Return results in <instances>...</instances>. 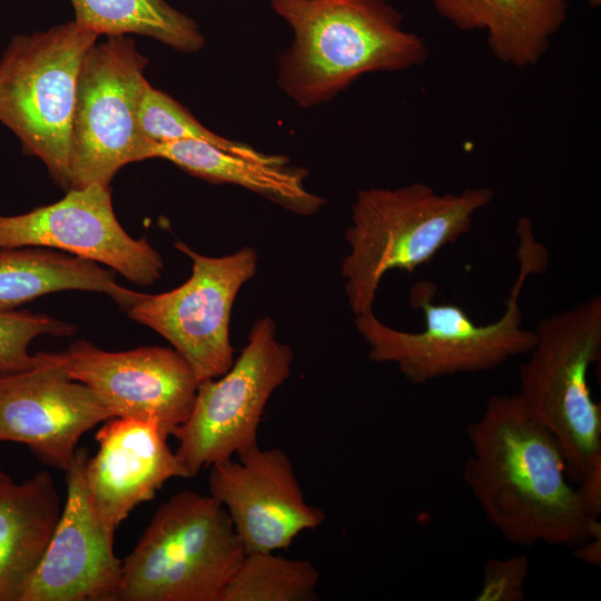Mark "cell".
I'll return each instance as SVG.
<instances>
[{
  "mask_svg": "<svg viewBox=\"0 0 601 601\" xmlns=\"http://www.w3.org/2000/svg\"><path fill=\"white\" fill-rule=\"evenodd\" d=\"M466 436L464 481L505 540L573 548L601 536L599 519L571 484L556 437L518 393L489 397Z\"/></svg>",
  "mask_w": 601,
  "mask_h": 601,
  "instance_id": "1",
  "label": "cell"
},
{
  "mask_svg": "<svg viewBox=\"0 0 601 601\" xmlns=\"http://www.w3.org/2000/svg\"><path fill=\"white\" fill-rule=\"evenodd\" d=\"M516 229L519 274L500 318L477 325L459 305L435 303V284L420 280L411 288L410 304L423 313L422 331L391 327L373 309L355 316L356 329L368 345V359L392 363L410 383L421 385L460 373L490 371L528 354L536 334L522 325L520 296L528 278L545 269L548 250L536 240L530 219L521 218Z\"/></svg>",
  "mask_w": 601,
  "mask_h": 601,
  "instance_id": "2",
  "label": "cell"
},
{
  "mask_svg": "<svg viewBox=\"0 0 601 601\" xmlns=\"http://www.w3.org/2000/svg\"><path fill=\"white\" fill-rule=\"evenodd\" d=\"M294 32L278 85L300 107L331 100L361 76L424 63L425 40L387 0H270Z\"/></svg>",
  "mask_w": 601,
  "mask_h": 601,
  "instance_id": "3",
  "label": "cell"
},
{
  "mask_svg": "<svg viewBox=\"0 0 601 601\" xmlns=\"http://www.w3.org/2000/svg\"><path fill=\"white\" fill-rule=\"evenodd\" d=\"M493 197L487 187L440 194L423 183L359 190L345 231L349 253L341 267L354 315L373 309L387 272L411 274L427 264L471 230L475 214Z\"/></svg>",
  "mask_w": 601,
  "mask_h": 601,
  "instance_id": "4",
  "label": "cell"
},
{
  "mask_svg": "<svg viewBox=\"0 0 601 601\" xmlns=\"http://www.w3.org/2000/svg\"><path fill=\"white\" fill-rule=\"evenodd\" d=\"M244 556L224 506L210 494L180 491L122 560L117 601H220Z\"/></svg>",
  "mask_w": 601,
  "mask_h": 601,
  "instance_id": "5",
  "label": "cell"
},
{
  "mask_svg": "<svg viewBox=\"0 0 601 601\" xmlns=\"http://www.w3.org/2000/svg\"><path fill=\"white\" fill-rule=\"evenodd\" d=\"M534 332L516 393L556 437L570 480L580 482L601 464V406L589 385L601 354L600 296L543 317Z\"/></svg>",
  "mask_w": 601,
  "mask_h": 601,
  "instance_id": "6",
  "label": "cell"
},
{
  "mask_svg": "<svg viewBox=\"0 0 601 601\" xmlns=\"http://www.w3.org/2000/svg\"><path fill=\"white\" fill-rule=\"evenodd\" d=\"M99 37L72 20L14 36L0 59V122L66 190L78 76Z\"/></svg>",
  "mask_w": 601,
  "mask_h": 601,
  "instance_id": "7",
  "label": "cell"
},
{
  "mask_svg": "<svg viewBox=\"0 0 601 601\" xmlns=\"http://www.w3.org/2000/svg\"><path fill=\"white\" fill-rule=\"evenodd\" d=\"M148 58L129 36L106 37L85 55L71 128L70 188L109 187L126 165L151 158L138 110Z\"/></svg>",
  "mask_w": 601,
  "mask_h": 601,
  "instance_id": "8",
  "label": "cell"
},
{
  "mask_svg": "<svg viewBox=\"0 0 601 601\" xmlns=\"http://www.w3.org/2000/svg\"><path fill=\"white\" fill-rule=\"evenodd\" d=\"M293 359L292 348L277 339L275 321L265 316L254 324L229 370L198 383L190 414L173 434L190 477L258 445L265 407L289 377Z\"/></svg>",
  "mask_w": 601,
  "mask_h": 601,
  "instance_id": "9",
  "label": "cell"
},
{
  "mask_svg": "<svg viewBox=\"0 0 601 601\" xmlns=\"http://www.w3.org/2000/svg\"><path fill=\"white\" fill-rule=\"evenodd\" d=\"M175 247L191 259L190 277L171 290L146 294L127 314L167 339L200 383L234 363L231 309L242 286L255 276L258 257L249 246L219 257L198 254L181 242Z\"/></svg>",
  "mask_w": 601,
  "mask_h": 601,
  "instance_id": "10",
  "label": "cell"
},
{
  "mask_svg": "<svg viewBox=\"0 0 601 601\" xmlns=\"http://www.w3.org/2000/svg\"><path fill=\"white\" fill-rule=\"evenodd\" d=\"M35 355L30 366L0 374V443L26 445L43 464L66 472L81 436L114 415L71 377L66 352Z\"/></svg>",
  "mask_w": 601,
  "mask_h": 601,
  "instance_id": "11",
  "label": "cell"
},
{
  "mask_svg": "<svg viewBox=\"0 0 601 601\" xmlns=\"http://www.w3.org/2000/svg\"><path fill=\"white\" fill-rule=\"evenodd\" d=\"M45 247L106 265L140 286L159 279L164 262L146 238L118 221L110 187L69 188L56 203L19 215L0 214V248Z\"/></svg>",
  "mask_w": 601,
  "mask_h": 601,
  "instance_id": "12",
  "label": "cell"
},
{
  "mask_svg": "<svg viewBox=\"0 0 601 601\" xmlns=\"http://www.w3.org/2000/svg\"><path fill=\"white\" fill-rule=\"evenodd\" d=\"M209 494L226 510L245 553L289 548L325 513L308 504L294 465L280 449L259 445L210 466Z\"/></svg>",
  "mask_w": 601,
  "mask_h": 601,
  "instance_id": "13",
  "label": "cell"
},
{
  "mask_svg": "<svg viewBox=\"0 0 601 601\" xmlns=\"http://www.w3.org/2000/svg\"><path fill=\"white\" fill-rule=\"evenodd\" d=\"M66 355L71 377L89 386L114 417L152 422L170 436L190 414L198 381L174 348L109 352L79 339Z\"/></svg>",
  "mask_w": 601,
  "mask_h": 601,
  "instance_id": "14",
  "label": "cell"
},
{
  "mask_svg": "<svg viewBox=\"0 0 601 601\" xmlns=\"http://www.w3.org/2000/svg\"><path fill=\"white\" fill-rule=\"evenodd\" d=\"M86 447L65 472L67 495L42 560L21 601H117L122 560L91 501Z\"/></svg>",
  "mask_w": 601,
  "mask_h": 601,
  "instance_id": "15",
  "label": "cell"
},
{
  "mask_svg": "<svg viewBox=\"0 0 601 601\" xmlns=\"http://www.w3.org/2000/svg\"><path fill=\"white\" fill-rule=\"evenodd\" d=\"M168 437L156 423L135 418L111 417L98 430V451L88 457L85 474L93 506L111 533L170 479L190 477Z\"/></svg>",
  "mask_w": 601,
  "mask_h": 601,
  "instance_id": "16",
  "label": "cell"
},
{
  "mask_svg": "<svg viewBox=\"0 0 601 601\" xmlns=\"http://www.w3.org/2000/svg\"><path fill=\"white\" fill-rule=\"evenodd\" d=\"M151 158L168 160L213 184L244 187L298 215H312L325 203L306 189L304 180L308 171L289 165V159L283 155H267L256 149L242 154L188 139L152 144Z\"/></svg>",
  "mask_w": 601,
  "mask_h": 601,
  "instance_id": "17",
  "label": "cell"
},
{
  "mask_svg": "<svg viewBox=\"0 0 601 601\" xmlns=\"http://www.w3.org/2000/svg\"><path fill=\"white\" fill-rule=\"evenodd\" d=\"M462 31L485 30L491 52L504 63L536 65L568 17L569 0H432Z\"/></svg>",
  "mask_w": 601,
  "mask_h": 601,
  "instance_id": "18",
  "label": "cell"
},
{
  "mask_svg": "<svg viewBox=\"0 0 601 601\" xmlns=\"http://www.w3.org/2000/svg\"><path fill=\"white\" fill-rule=\"evenodd\" d=\"M62 510L48 471L0 493V601H21L39 566Z\"/></svg>",
  "mask_w": 601,
  "mask_h": 601,
  "instance_id": "19",
  "label": "cell"
},
{
  "mask_svg": "<svg viewBox=\"0 0 601 601\" xmlns=\"http://www.w3.org/2000/svg\"><path fill=\"white\" fill-rule=\"evenodd\" d=\"M63 290L105 294L126 311L146 295L119 285L114 270L68 253L33 246L0 248V311Z\"/></svg>",
  "mask_w": 601,
  "mask_h": 601,
  "instance_id": "20",
  "label": "cell"
},
{
  "mask_svg": "<svg viewBox=\"0 0 601 601\" xmlns=\"http://www.w3.org/2000/svg\"><path fill=\"white\" fill-rule=\"evenodd\" d=\"M75 21L99 36L139 35L181 52L203 48L198 24L166 0H69Z\"/></svg>",
  "mask_w": 601,
  "mask_h": 601,
  "instance_id": "21",
  "label": "cell"
},
{
  "mask_svg": "<svg viewBox=\"0 0 601 601\" xmlns=\"http://www.w3.org/2000/svg\"><path fill=\"white\" fill-rule=\"evenodd\" d=\"M319 573L309 560L245 553L220 601H313Z\"/></svg>",
  "mask_w": 601,
  "mask_h": 601,
  "instance_id": "22",
  "label": "cell"
},
{
  "mask_svg": "<svg viewBox=\"0 0 601 601\" xmlns=\"http://www.w3.org/2000/svg\"><path fill=\"white\" fill-rule=\"evenodd\" d=\"M139 128L148 141L162 144L203 140L235 152H250L253 147L221 137L203 126L191 112L168 93L146 83L138 110Z\"/></svg>",
  "mask_w": 601,
  "mask_h": 601,
  "instance_id": "23",
  "label": "cell"
},
{
  "mask_svg": "<svg viewBox=\"0 0 601 601\" xmlns=\"http://www.w3.org/2000/svg\"><path fill=\"white\" fill-rule=\"evenodd\" d=\"M77 327L46 314L29 311H0V374L30 366L36 358L28 351L30 343L40 335L71 336Z\"/></svg>",
  "mask_w": 601,
  "mask_h": 601,
  "instance_id": "24",
  "label": "cell"
},
{
  "mask_svg": "<svg viewBox=\"0 0 601 601\" xmlns=\"http://www.w3.org/2000/svg\"><path fill=\"white\" fill-rule=\"evenodd\" d=\"M530 561L526 554L504 559L490 558L484 563L483 580L475 601H523Z\"/></svg>",
  "mask_w": 601,
  "mask_h": 601,
  "instance_id": "25",
  "label": "cell"
},
{
  "mask_svg": "<svg viewBox=\"0 0 601 601\" xmlns=\"http://www.w3.org/2000/svg\"><path fill=\"white\" fill-rule=\"evenodd\" d=\"M579 483L578 492L585 510L599 519L601 512V464L588 472Z\"/></svg>",
  "mask_w": 601,
  "mask_h": 601,
  "instance_id": "26",
  "label": "cell"
},
{
  "mask_svg": "<svg viewBox=\"0 0 601 601\" xmlns=\"http://www.w3.org/2000/svg\"><path fill=\"white\" fill-rule=\"evenodd\" d=\"M573 555L584 563L599 566L601 563V536L589 539L573 546Z\"/></svg>",
  "mask_w": 601,
  "mask_h": 601,
  "instance_id": "27",
  "label": "cell"
},
{
  "mask_svg": "<svg viewBox=\"0 0 601 601\" xmlns=\"http://www.w3.org/2000/svg\"><path fill=\"white\" fill-rule=\"evenodd\" d=\"M12 481V479L0 469V493Z\"/></svg>",
  "mask_w": 601,
  "mask_h": 601,
  "instance_id": "28",
  "label": "cell"
},
{
  "mask_svg": "<svg viewBox=\"0 0 601 601\" xmlns=\"http://www.w3.org/2000/svg\"><path fill=\"white\" fill-rule=\"evenodd\" d=\"M589 6L592 8H597L601 4V0H587Z\"/></svg>",
  "mask_w": 601,
  "mask_h": 601,
  "instance_id": "29",
  "label": "cell"
}]
</instances>
